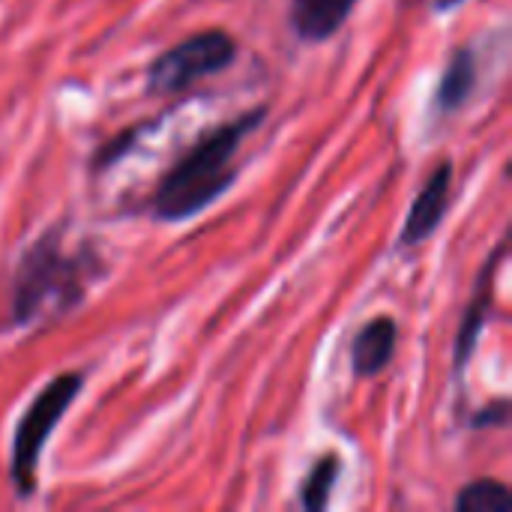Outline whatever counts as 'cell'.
Listing matches in <instances>:
<instances>
[{"label":"cell","instance_id":"obj_1","mask_svg":"<svg viewBox=\"0 0 512 512\" xmlns=\"http://www.w3.org/2000/svg\"><path fill=\"white\" fill-rule=\"evenodd\" d=\"M267 120V105L243 111L198 138L159 180L150 195V213L159 222H186L219 201L237 180L240 144Z\"/></svg>","mask_w":512,"mask_h":512},{"label":"cell","instance_id":"obj_2","mask_svg":"<svg viewBox=\"0 0 512 512\" xmlns=\"http://www.w3.org/2000/svg\"><path fill=\"white\" fill-rule=\"evenodd\" d=\"M105 273L102 258L93 249L66 252L63 228L45 231L21 255L12 276V324H36L42 318H60L75 309L90 282Z\"/></svg>","mask_w":512,"mask_h":512},{"label":"cell","instance_id":"obj_3","mask_svg":"<svg viewBox=\"0 0 512 512\" xmlns=\"http://www.w3.org/2000/svg\"><path fill=\"white\" fill-rule=\"evenodd\" d=\"M81 387H84L81 372H63V375L51 378L36 393V399L27 405V411L21 414L15 435H12V468H9V477H12L18 498L36 495L42 450H45L54 426L63 420L69 405L78 399Z\"/></svg>","mask_w":512,"mask_h":512},{"label":"cell","instance_id":"obj_4","mask_svg":"<svg viewBox=\"0 0 512 512\" xmlns=\"http://www.w3.org/2000/svg\"><path fill=\"white\" fill-rule=\"evenodd\" d=\"M237 57V42L225 30H204L195 33L174 48L162 51L147 69V90L168 96L192 87L201 78H210L228 69Z\"/></svg>","mask_w":512,"mask_h":512},{"label":"cell","instance_id":"obj_5","mask_svg":"<svg viewBox=\"0 0 512 512\" xmlns=\"http://www.w3.org/2000/svg\"><path fill=\"white\" fill-rule=\"evenodd\" d=\"M450 192H453V162L444 159L426 180V186L417 192L402 234H399V246H420L426 243L444 222L447 210H450Z\"/></svg>","mask_w":512,"mask_h":512},{"label":"cell","instance_id":"obj_6","mask_svg":"<svg viewBox=\"0 0 512 512\" xmlns=\"http://www.w3.org/2000/svg\"><path fill=\"white\" fill-rule=\"evenodd\" d=\"M507 255V237L495 246L489 264L483 267L480 279H477V291L462 315V324H459V336H456V351H453V363H456V372H462L468 366V360L474 357L477 351V342H480V333L489 321V306H492V282H495V273H498V264L504 261Z\"/></svg>","mask_w":512,"mask_h":512},{"label":"cell","instance_id":"obj_7","mask_svg":"<svg viewBox=\"0 0 512 512\" xmlns=\"http://www.w3.org/2000/svg\"><path fill=\"white\" fill-rule=\"evenodd\" d=\"M396 339H399V324L390 315H378L375 321H369L351 342L354 375L357 378L381 375L396 354Z\"/></svg>","mask_w":512,"mask_h":512},{"label":"cell","instance_id":"obj_8","mask_svg":"<svg viewBox=\"0 0 512 512\" xmlns=\"http://www.w3.org/2000/svg\"><path fill=\"white\" fill-rule=\"evenodd\" d=\"M357 0H291L288 21L300 42L330 39L354 12Z\"/></svg>","mask_w":512,"mask_h":512},{"label":"cell","instance_id":"obj_9","mask_svg":"<svg viewBox=\"0 0 512 512\" xmlns=\"http://www.w3.org/2000/svg\"><path fill=\"white\" fill-rule=\"evenodd\" d=\"M477 78H480V69H477L474 51L459 48L450 57V63H447V69L441 75V84H438V93H435L438 111H444V114L459 111L471 99V93L477 90Z\"/></svg>","mask_w":512,"mask_h":512},{"label":"cell","instance_id":"obj_10","mask_svg":"<svg viewBox=\"0 0 512 512\" xmlns=\"http://www.w3.org/2000/svg\"><path fill=\"white\" fill-rule=\"evenodd\" d=\"M342 474V465H339V456L336 453H327L324 459L315 462L312 474L306 477L303 483V495H300V507L309 512H324L330 507V495H333V486Z\"/></svg>","mask_w":512,"mask_h":512},{"label":"cell","instance_id":"obj_11","mask_svg":"<svg viewBox=\"0 0 512 512\" xmlns=\"http://www.w3.org/2000/svg\"><path fill=\"white\" fill-rule=\"evenodd\" d=\"M456 512H512V492L498 480H474L456 495Z\"/></svg>","mask_w":512,"mask_h":512},{"label":"cell","instance_id":"obj_12","mask_svg":"<svg viewBox=\"0 0 512 512\" xmlns=\"http://www.w3.org/2000/svg\"><path fill=\"white\" fill-rule=\"evenodd\" d=\"M507 423H510V402H507V399L492 402L489 408L477 411L474 420H471L474 429H504Z\"/></svg>","mask_w":512,"mask_h":512},{"label":"cell","instance_id":"obj_13","mask_svg":"<svg viewBox=\"0 0 512 512\" xmlns=\"http://www.w3.org/2000/svg\"><path fill=\"white\" fill-rule=\"evenodd\" d=\"M459 3H465V0H432V9L435 12H453Z\"/></svg>","mask_w":512,"mask_h":512}]
</instances>
